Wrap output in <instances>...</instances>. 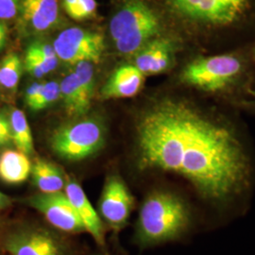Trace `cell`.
Returning <instances> with one entry per match:
<instances>
[{
	"mask_svg": "<svg viewBox=\"0 0 255 255\" xmlns=\"http://www.w3.org/2000/svg\"><path fill=\"white\" fill-rule=\"evenodd\" d=\"M12 201L6 194L0 192V210L7 209L11 205Z\"/></svg>",
	"mask_w": 255,
	"mask_h": 255,
	"instance_id": "cell-30",
	"label": "cell"
},
{
	"mask_svg": "<svg viewBox=\"0 0 255 255\" xmlns=\"http://www.w3.org/2000/svg\"><path fill=\"white\" fill-rule=\"evenodd\" d=\"M30 174L32 182L41 193H56L64 189L66 180L62 170L46 160L37 159Z\"/></svg>",
	"mask_w": 255,
	"mask_h": 255,
	"instance_id": "cell-17",
	"label": "cell"
},
{
	"mask_svg": "<svg viewBox=\"0 0 255 255\" xmlns=\"http://www.w3.org/2000/svg\"><path fill=\"white\" fill-rule=\"evenodd\" d=\"M106 142V128L99 119L78 120L56 128L49 139L52 151L61 159L79 162L97 154Z\"/></svg>",
	"mask_w": 255,
	"mask_h": 255,
	"instance_id": "cell-5",
	"label": "cell"
},
{
	"mask_svg": "<svg viewBox=\"0 0 255 255\" xmlns=\"http://www.w3.org/2000/svg\"><path fill=\"white\" fill-rule=\"evenodd\" d=\"M145 75L134 64L119 66L101 90L104 99H126L137 95L145 82Z\"/></svg>",
	"mask_w": 255,
	"mask_h": 255,
	"instance_id": "cell-14",
	"label": "cell"
},
{
	"mask_svg": "<svg viewBox=\"0 0 255 255\" xmlns=\"http://www.w3.org/2000/svg\"><path fill=\"white\" fill-rule=\"evenodd\" d=\"M57 65L58 64L44 60L30 46L27 47L25 56V67L27 73L30 74L32 77L41 79L46 76V74L50 73L52 70H54Z\"/></svg>",
	"mask_w": 255,
	"mask_h": 255,
	"instance_id": "cell-20",
	"label": "cell"
},
{
	"mask_svg": "<svg viewBox=\"0 0 255 255\" xmlns=\"http://www.w3.org/2000/svg\"><path fill=\"white\" fill-rule=\"evenodd\" d=\"M31 167L28 156L18 149H7L0 155V180L8 184L26 182Z\"/></svg>",
	"mask_w": 255,
	"mask_h": 255,
	"instance_id": "cell-15",
	"label": "cell"
},
{
	"mask_svg": "<svg viewBox=\"0 0 255 255\" xmlns=\"http://www.w3.org/2000/svg\"><path fill=\"white\" fill-rule=\"evenodd\" d=\"M161 20L142 0H128L113 16L110 33L120 54L134 55L156 37L161 36Z\"/></svg>",
	"mask_w": 255,
	"mask_h": 255,
	"instance_id": "cell-3",
	"label": "cell"
},
{
	"mask_svg": "<svg viewBox=\"0 0 255 255\" xmlns=\"http://www.w3.org/2000/svg\"><path fill=\"white\" fill-rule=\"evenodd\" d=\"M42 85H43V83L34 82L27 88L26 95H25V102H26L28 108L32 105V103L35 101L37 97L39 96V93H40Z\"/></svg>",
	"mask_w": 255,
	"mask_h": 255,
	"instance_id": "cell-27",
	"label": "cell"
},
{
	"mask_svg": "<svg viewBox=\"0 0 255 255\" xmlns=\"http://www.w3.org/2000/svg\"><path fill=\"white\" fill-rule=\"evenodd\" d=\"M191 220V210L181 197L164 190L152 192L139 212L135 239L143 247L172 241L188 230Z\"/></svg>",
	"mask_w": 255,
	"mask_h": 255,
	"instance_id": "cell-2",
	"label": "cell"
},
{
	"mask_svg": "<svg viewBox=\"0 0 255 255\" xmlns=\"http://www.w3.org/2000/svg\"><path fill=\"white\" fill-rule=\"evenodd\" d=\"M0 235H1V224H0Z\"/></svg>",
	"mask_w": 255,
	"mask_h": 255,
	"instance_id": "cell-31",
	"label": "cell"
},
{
	"mask_svg": "<svg viewBox=\"0 0 255 255\" xmlns=\"http://www.w3.org/2000/svg\"><path fill=\"white\" fill-rule=\"evenodd\" d=\"M23 0H0V20L14 18Z\"/></svg>",
	"mask_w": 255,
	"mask_h": 255,
	"instance_id": "cell-23",
	"label": "cell"
},
{
	"mask_svg": "<svg viewBox=\"0 0 255 255\" xmlns=\"http://www.w3.org/2000/svg\"><path fill=\"white\" fill-rule=\"evenodd\" d=\"M53 47L58 58L66 64H98L104 52L105 42L101 33L81 27H69L55 39Z\"/></svg>",
	"mask_w": 255,
	"mask_h": 255,
	"instance_id": "cell-8",
	"label": "cell"
},
{
	"mask_svg": "<svg viewBox=\"0 0 255 255\" xmlns=\"http://www.w3.org/2000/svg\"><path fill=\"white\" fill-rule=\"evenodd\" d=\"M23 203L38 211L55 229L69 234L86 232L82 219L78 216L65 193H38Z\"/></svg>",
	"mask_w": 255,
	"mask_h": 255,
	"instance_id": "cell-9",
	"label": "cell"
},
{
	"mask_svg": "<svg viewBox=\"0 0 255 255\" xmlns=\"http://www.w3.org/2000/svg\"><path fill=\"white\" fill-rule=\"evenodd\" d=\"M140 165L179 174L201 196L224 202L245 187L251 165L237 131L186 101L164 100L137 126Z\"/></svg>",
	"mask_w": 255,
	"mask_h": 255,
	"instance_id": "cell-1",
	"label": "cell"
},
{
	"mask_svg": "<svg viewBox=\"0 0 255 255\" xmlns=\"http://www.w3.org/2000/svg\"><path fill=\"white\" fill-rule=\"evenodd\" d=\"M64 193L78 216L82 219L86 232L91 235L99 245L103 246L105 243L103 220L100 214L92 206L91 202L85 192L83 191L81 184L72 178H67L64 185Z\"/></svg>",
	"mask_w": 255,
	"mask_h": 255,
	"instance_id": "cell-12",
	"label": "cell"
},
{
	"mask_svg": "<svg viewBox=\"0 0 255 255\" xmlns=\"http://www.w3.org/2000/svg\"><path fill=\"white\" fill-rule=\"evenodd\" d=\"M4 247L10 255H68L64 238L42 225H22L5 237Z\"/></svg>",
	"mask_w": 255,
	"mask_h": 255,
	"instance_id": "cell-7",
	"label": "cell"
},
{
	"mask_svg": "<svg viewBox=\"0 0 255 255\" xmlns=\"http://www.w3.org/2000/svg\"><path fill=\"white\" fill-rule=\"evenodd\" d=\"M63 4L67 14L71 18H75L77 9H78V0H63Z\"/></svg>",
	"mask_w": 255,
	"mask_h": 255,
	"instance_id": "cell-28",
	"label": "cell"
},
{
	"mask_svg": "<svg viewBox=\"0 0 255 255\" xmlns=\"http://www.w3.org/2000/svg\"><path fill=\"white\" fill-rule=\"evenodd\" d=\"M74 66L75 69L73 72L77 75L83 92L89 100H92L95 88V72L93 64L90 62H81L79 64H75Z\"/></svg>",
	"mask_w": 255,
	"mask_h": 255,
	"instance_id": "cell-22",
	"label": "cell"
},
{
	"mask_svg": "<svg viewBox=\"0 0 255 255\" xmlns=\"http://www.w3.org/2000/svg\"><path fill=\"white\" fill-rule=\"evenodd\" d=\"M60 98H62L65 111L69 116L79 117L88 112L91 100L86 97L77 75L74 72L63 79L60 84Z\"/></svg>",
	"mask_w": 255,
	"mask_h": 255,
	"instance_id": "cell-16",
	"label": "cell"
},
{
	"mask_svg": "<svg viewBox=\"0 0 255 255\" xmlns=\"http://www.w3.org/2000/svg\"><path fill=\"white\" fill-rule=\"evenodd\" d=\"M245 71V62L236 53L201 56L192 60L181 72L182 83L210 94L227 91L237 85Z\"/></svg>",
	"mask_w": 255,
	"mask_h": 255,
	"instance_id": "cell-4",
	"label": "cell"
},
{
	"mask_svg": "<svg viewBox=\"0 0 255 255\" xmlns=\"http://www.w3.org/2000/svg\"><path fill=\"white\" fill-rule=\"evenodd\" d=\"M8 37V28L3 21H0V51L5 46Z\"/></svg>",
	"mask_w": 255,
	"mask_h": 255,
	"instance_id": "cell-29",
	"label": "cell"
},
{
	"mask_svg": "<svg viewBox=\"0 0 255 255\" xmlns=\"http://www.w3.org/2000/svg\"><path fill=\"white\" fill-rule=\"evenodd\" d=\"M12 143L23 153L32 154L34 151L33 138L25 114L18 109H13L9 116Z\"/></svg>",
	"mask_w": 255,
	"mask_h": 255,
	"instance_id": "cell-18",
	"label": "cell"
},
{
	"mask_svg": "<svg viewBox=\"0 0 255 255\" xmlns=\"http://www.w3.org/2000/svg\"><path fill=\"white\" fill-rule=\"evenodd\" d=\"M133 206V197L118 175H112L106 180L101 200L99 214L101 219L116 232L126 226Z\"/></svg>",
	"mask_w": 255,
	"mask_h": 255,
	"instance_id": "cell-10",
	"label": "cell"
},
{
	"mask_svg": "<svg viewBox=\"0 0 255 255\" xmlns=\"http://www.w3.org/2000/svg\"><path fill=\"white\" fill-rule=\"evenodd\" d=\"M61 97L60 84L56 82H49L43 83L39 96L35 101L29 107L33 112H38L46 109Z\"/></svg>",
	"mask_w": 255,
	"mask_h": 255,
	"instance_id": "cell-21",
	"label": "cell"
},
{
	"mask_svg": "<svg viewBox=\"0 0 255 255\" xmlns=\"http://www.w3.org/2000/svg\"><path fill=\"white\" fill-rule=\"evenodd\" d=\"M96 0H78V9L75 20H84L92 17L97 11Z\"/></svg>",
	"mask_w": 255,
	"mask_h": 255,
	"instance_id": "cell-24",
	"label": "cell"
},
{
	"mask_svg": "<svg viewBox=\"0 0 255 255\" xmlns=\"http://www.w3.org/2000/svg\"><path fill=\"white\" fill-rule=\"evenodd\" d=\"M12 143L10 121L4 113H0V146H8Z\"/></svg>",
	"mask_w": 255,
	"mask_h": 255,
	"instance_id": "cell-26",
	"label": "cell"
},
{
	"mask_svg": "<svg viewBox=\"0 0 255 255\" xmlns=\"http://www.w3.org/2000/svg\"><path fill=\"white\" fill-rule=\"evenodd\" d=\"M19 13L22 25L34 33L50 30L60 17L57 0H23Z\"/></svg>",
	"mask_w": 255,
	"mask_h": 255,
	"instance_id": "cell-13",
	"label": "cell"
},
{
	"mask_svg": "<svg viewBox=\"0 0 255 255\" xmlns=\"http://www.w3.org/2000/svg\"><path fill=\"white\" fill-rule=\"evenodd\" d=\"M23 71L18 55L9 53L0 62V86L13 90L17 87Z\"/></svg>",
	"mask_w": 255,
	"mask_h": 255,
	"instance_id": "cell-19",
	"label": "cell"
},
{
	"mask_svg": "<svg viewBox=\"0 0 255 255\" xmlns=\"http://www.w3.org/2000/svg\"><path fill=\"white\" fill-rule=\"evenodd\" d=\"M174 11L201 28L219 29L238 23L251 0H169Z\"/></svg>",
	"mask_w": 255,
	"mask_h": 255,
	"instance_id": "cell-6",
	"label": "cell"
},
{
	"mask_svg": "<svg viewBox=\"0 0 255 255\" xmlns=\"http://www.w3.org/2000/svg\"><path fill=\"white\" fill-rule=\"evenodd\" d=\"M29 46L36 52L37 54L40 55L44 60H46L47 62L58 64L59 58L56 54L53 46L47 45L45 43H41V42H36V43L31 44Z\"/></svg>",
	"mask_w": 255,
	"mask_h": 255,
	"instance_id": "cell-25",
	"label": "cell"
},
{
	"mask_svg": "<svg viewBox=\"0 0 255 255\" xmlns=\"http://www.w3.org/2000/svg\"><path fill=\"white\" fill-rule=\"evenodd\" d=\"M175 51L171 39L156 37L134 54V65L145 76L164 73L173 65Z\"/></svg>",
	"mask_w": 255,
	"mask_h": 255,
	"instance_id": "cell-11",
	"label": "cell"
}]
</instances>
